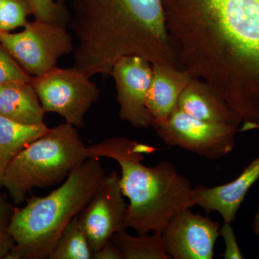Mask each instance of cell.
<instances>
[{
  "label": "cell",
  "mask_w": 259,
  "mask_h": 259,
  "mask_svg": "<svg viewBox=\"0 0 259 259\" xmlns=\"http://www.w3.org/2000/svg\"><path fill=\"white\" fill-rule=\"evenodd\" d=\"M151 65L153 76L147 107L155 122L166 118L177 108L181 95L193 76L175 65Z\"/></svg>",
  "instance_id": "cell-13"
},
{
  "label": "cell",
  "mask_w": 259,
  "mask_h": 259,
  "mask_svg": "<svg viewBox=\"0 0 259 259\" xmlns=\"http://www.w3.org/2000/svg\"><path fill=\"white\" fill-rule=\"evenodd\" d=\"M177 66L259 130V0H161Z\"/></svg>",
  "instance_id": "cell-1"
},
{
  "label": "cell",
  "mask_w": 259,
  "mask_h": 259,
  "mask_svg": "<svg viewBox=\"0 0 259 259\" xmlns=\"http://www.w3.org/2000/svg\"><path fill=\"white\" fill-rule=\"evenodd\" d=\"M182 111L199 120L239 126L240 117L207 83L192 78L177 103Z\"/></svg>",
  "instance_id": "cell-14"
},
{
  "label": "cell",
  "mask_w": 259,
  "mask_h": 259,
  "mask_svg": "<svg viewBox=\"0 0 259 259\" xmlns=\"http://www.w3.org/2000/svg\"><path fill=\"white\" fill-rule=\"evenodd\" d=\"M110 75L115 80L119 116L135 127H151L147 97L152 81V65L138 56H125L116 61Z\"/></svg>",
  "instance_id": "cell-10"
},
{
  "label": "cell",
  "mask_w": 259,
  "mask_h": 259,
  "mask_svg": "<svg viewBox=\"0 0 259 259\" xmlns=\"http://www.w3.org/2000/svg\"><path fill=\"white\" fill-rule=\"evenodd\" d=\"M252 229L253 233L259 237V203L256 212H255L254 218H253V223H252Z\"/></svg>",
  "instance_id": "cell-25"
},
{
  "label": "cell",
  "mask_w": 259,
  "mask_h": 259,
  "mask_svg": "<svg viewBox=\"0 0 259 259\" xmlns=\"http://www.w3.org/2000/svg\"><path fill=\"white\" fill-rule=\"evenodd\" d=\"M259 180V155L234 180L216 186L194 187L192 201L194 206L202 207L207 213L218 212L224 223L234 222L242 203L250 188Z\"/></svg>",
  "instance_id": "cell-12"
},
{
  "label": "cell",
  "mask_w": 259,
  "mask_h": 259,
  "mask_svg": "<svg viewBox=\"0 0 259 259\" xmlns=\"http://www.w3.org/2000/svg\"><path fill=\"white\" fill-rule=\"evenodd\" d=\"M111 241L120 249L123 259H170L165 250L161 233L131 236L126 230L117 232Z\"/></svg>",
  "instance_id": "cell-17"
},
{
  "label": "cell",
  "mask_w": 259,
  "mask_h": 259,
  "mask_svg": "<svg viewBox=\"0 0 259 259\" xmlns=\"http://www.w3.org/2000/svg\"><path fill=\"white\" fill-rule=\"evenodd\" d=\"M88 158V146L77 128L65 122L50 128L15 156L5 171L2 187L15 204L22 203L34 189L64 182Z\"/></svg>",
  "instance_id": "cell-5"
},
{
  "label": "cell",
  "mask_w": 259,
  "mask_h": 259,
  "mask_svg": "<svg viewBox=\"0 0 259 259\" xmlns=\"http://www.w3.org/2000/svg\"><path fill=\"white\" fill-rule=\"evenodd\" d=\"M2 0H0V5H1Z\"/></svg>",
  "instance_id": "cell-27"
},
{
  "label": "cell",
  "mask_w": 259,
  "mask_h": 259,
  "mask_svg": "<svg viewBox=\"0 0 259 259\" xmlns=\"http://www.w3.org/2000/svg\"><path fill=\"white\" fill-rule=\"evenodd\" d=\"M93 254L88 237L76 216L64 228L49 259H93Z\"/></svg>",
  "instance_id": "cell-18"
},
{
  "label": "cell",
  "mask_w": 259,
  "mask_h": 259,
  "mask_svg": "<svg viewBox=\"0 0 259 259\" xmlns=\"http://www.w3.org/2000/svg\"><path fill=\"white\" fill-rule=\"evenodd\" d=\"M45 113L31 83L0 84V115L20 123L41 125Z\"/></svg>",
  "instance_id": "cell-15"
},
{
  "label": "cell",
  "mask_w": 259,
  "mask_h": 259,
  "mask_svg": "<svg viewBox=\"0 0 259 259\" xmlns=\"http://www.w3.org/2000/svg\"><path fill=\"white\" fill-rule=\"evenodd\" d=\"M49 130L45 123L26 125L0 115V187L5 171L15 156Z\"/></svg>",
  "instance_id": "cell-16"
},
{
  "label": "cell",
  "mask_w": 259,
  "mask_h": 259,
  "mask_svg": "<svg viewBox=\"0 0 259 259\" xmlns=\"http://www.w3.org/2000/svg\"><path fill=\"white\" fill-rule=\"evenodd\" d=\"M221 228L207 216L184 209L162 231L165 250L171 258L212 259Z\"/></svg>",
  "instance_id": "cell-11"
},
{
  "label": "cell",
  "mask_w": 259,
  "mask_h": 259,
  "mask_svg": "<svg viewBox=\"0 0 259 259\" xmlns=\"http://www.w3.org/2000/svg\"><path fill=\"white\" fill-rule=\"evenodd\" d=\"M30 83L46 113L59 114L77 129L84 125L85 115L100 97L96 83L74 67L56 66L45 74L32 76Z\"/></svg>",
  "instance_id": "cell-6"
},
{
  "label": "cell",
  "mask_w": 259,
  "mask_h": 259,
  "mask_svg": "<svg viewBox=\"0 0 259 259\" xmlns=\"http://www.w3.org/2000/svg\"><path fill=\"white\" fill-rule=\"evenodd\" d=\"M32 76L20 66L0 42V84L23 81L30 82Z\"/></svg>",
  "instance_id": "cell-22"
},
{
  "label": "cell",
  "mask_w": 259,
  "mask_h": 259,
  "mask_svg": "<svg viewBox=\"0 0 259 259\" xmlns=\"http://www.w3.org/2000/svg\"><path fill=\"white\" fill-rule=\"evenodd\" d=\"M105 177L100 158L90 157L46 197L15 208L9 227L15 245L10 259H47L70 221L91 199Z\"/></svg>",
  "instance_id": "cell-4"
},
{
  "label": "cell",
  "mask_w": 259,
  "mask_h": 259,
  "mask_svg": "<svg viewBox=\"0 0 259 259\" xmlns=\"http://www.w3.org/2000/svg\"><path fill=\"white\" fill-rule=\"evenodd\" d=\"M93 259H123V256L115 243L110 241L94 253Z\"/></svg>",
  "instance_id": "cell-24"
},
{
  "label": "cell",
  "mask_w": 259,
  "mask_h": 259,
  "mask_svg": "<svg viewBox=\"0 0 259 259\" xmlns=\"http://www.w3.org/2000/svg\"><path fill=\"white\" fill-rule=\"evenodd\" d=\"M55 1L56 3H59V4L64 5V3L66 0H55Z\"/></svg>",
  "instance_id": "cell-26"
},
{
  "label": "cell",
  "mask_w": 259,
  "mask_h": 259,
  "mask_svg": "<svg viewBox=\"0 0 259 259\" xmlns=\"http://www.w3.org/2000/svg\"><path fill=\"white\" fill-rule=\"evenodd\" d=\"M15 209L4 194H0V259L9 258L15 245L9 231Z\"/></svg>",
  "instance_id": "cell-21"
},
{
  "label": "cell",
  "mask_w": 259,
  "mask_h": 259,
  "mask_svg": "<svg viewBox=\"0 0 259 259\" xmlns=\"http://www.w3.org/2000/svg\"><path fill=\"white\" fill-rule=\"evenodd\" d=\"M35 20L47 23H56L66 26L70 16L64 5L54 0H28Z\"/></svg>",
  "instance_id": "cell-20"
},
{
  "label": "cell",
  "mask_w": 259,
  "mask_h": 259,
  "mask_svg": "<svg viewBox=\"0 0 259 259\" xmlns=\"http://www.w3.org/2000/svg\"><path fill=\"white\" fill-rule=\"evenodd\" d=\"M28 0H2L0 5V31L10 32L28 23L27 18L32 14Z\"/></svg>",
  "instance_id": "cell-19"
},
{
  "label": "cell",
  "mask_w": 259,
  "mask_h": 259,
  "mask_svg": "<svg viewBox=\"0 0 259 259\" xmlns=\"http://www.w3.org/2000/svg\"><path fill=\"white\" fill-rule=\"evenodd\" d=\"M221 236L224 241L225 250L223 257L225 259L244 258L238 241H237L234 231L231 226V223H224L221 228Z\"/></svg>",
  "instance_id": "cell-23"
},
{
  "label": "cell",
  "mask_w": 259,
  "mask_h": 259,
  "mask_svg": "<svg viewBox=\"0 0 259 259\" xmlns=\"http://www.w3.org/2000/svg\"><path fill=\"white\" fill-rule=\"evenodd\" d=\"M65 27L35 20L18 33L0 31V42L28 74L40 76L74 50L72 37Z\"/></svg>",
  "instance_id": "cell-8"
},
{
  "label": "cell",
  "mask_w": 259,
  "mask_h": 259,
  "mask_svg": "<svg viewBox=\"0 0 259 259\" xmlns=\"http://www.w3.org/2000/svg\"><path fill=\"white\" fill-rule=\"evenodd\" d=\"M151 127L167 146L209 160L219 159L233 151L238 131V125L199 120L178 107Z\"/></svg>",
  "instance_id": "cell-7"
},
{
  "label": "cell",
  "mask_w": 259,
  "mask_h": 259,
  "mask_svg": "<svg viewBox=\"0 0 259 259\" xmlns=\"http://www.w3.org/2000/svg\"><path fill=\"white\" fill-rule=\"evenodd\" d=\"M117 171L105 175L91 199L78 214V221L94 253L111 241L117 232L126 230L127 204Z\"/></svg>",
  "instance_id": "cell-9"
},
{
  "label": "cell",
  "mask_w": 259,
  "mask_h": 259,
  "mask_svg": "<svg viewBox=\"0 0 259 259\" xmlns=\"http://www.w3.org/2000/svg\"><path fill=\"white\" fill-rule=\"evenodd\" d=\"M153 150L125 137L109 138L88 146L89 158H111L120 166L121 190L129 199L125 227L138 235L162 233L176 214L193 207L194 187L173 163H143L144 153Z\"/></svg>",
  "instance_id": "cell-3"
},
{
  "label": "cell",
  "mask_w": 259,
  "mask_h": 259,
  "mask_svg": "<svg viewBox=\"0 0 259 259\" xmlns=\"http://www.w3.org/2000/svg\"><path fill=\"white\" fill-rule=\"evenodd\" d=\"M70 28L75 69L88 77L110 74L125 56L177 66L161 0H72Z\"/></svg>",
  "instance_id": "cell-2"
}]
</instances>
